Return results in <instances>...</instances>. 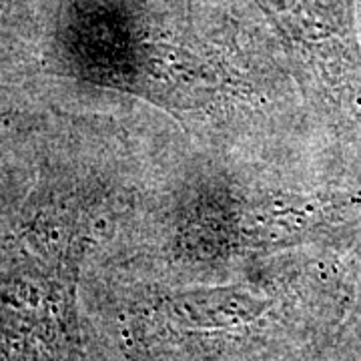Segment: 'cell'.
I'll return each instance as SVG.
<instances>
[{"instance_id": "cell-2", "label": "cell", "mask_w": 361, "mask_h": 361, "mask_svg": "<svg viewBox=\"0 0 361 361\" xmlns=\"http://www.w3.org/2000/svg\"><path fill=\"white\" fill-rule=\"evenodd\" d=\"M14 123H16V111H14L13 97L8 94V90L0 87V169L4 165L6 147L13 135Z\"/></svg>"}, {"instance_id": "cell-1", "label": "cell", "mask_w": 361, "mask_h": 361, "mask_svg": "<svg viewBox=\"0 0 361 361\" xmlns=\"http://www.w3.org/2000/svg\"><path fill=\"white\" fill-rule=\"evenodd\" d=\"M82 219L49 207L0 241V361H82L75 279Z\"/></svg>"}]
</instances>
